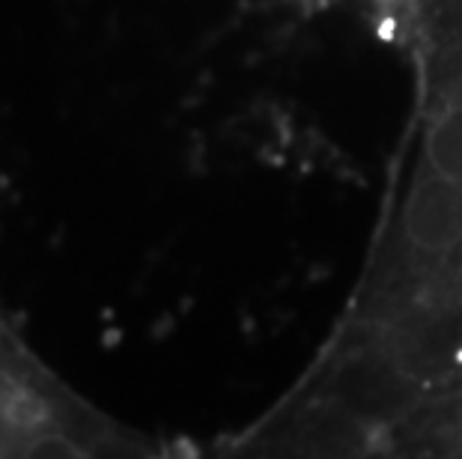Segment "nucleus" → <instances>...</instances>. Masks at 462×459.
I'll return each instance as SVG.
<instances>
[{"mask_svg":"<svg viewBox=\"0 0 462 459\" xmlns=\"http://www.w3.org/2000/svg\"><path fill=\"white\" fill-rule=\"evenodd\" d=\"M159 447L69 388L0 301V456H159Z\"/></svg>","mask_w":462,"mask_h":459,"instance_id":"nucleus-2","label":"nucleus"},{"mask_svg":"<svg viewBox=\"0 0 462 459\" xmlns=\"http://www.w3.org/2000/svg\"><path fill=\"white\" fill-rule=\"evenodd\" d=\"M418 69L415 138L343 326L301 390L391 436L462 394V0H385Z\"/></svg>","mask_w":462,"mask_h":459,"instance_id":"nucleus-1","label":"nucleus"}]
</instances>
